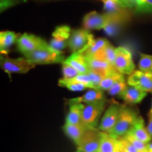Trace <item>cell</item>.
Masks as SVG:
<instances>
[{
    "label": "cell",
    "mask_w": 152,
    "mask_h": 152,
    "mask_svg": "<svg viewBox=\"0 0 152 152\" xmlns=\"http://www.w3.org/2000/svg\"><path fill=\"white\" fill-rule=\"evenodd\" d=\"M136 10L142 13H152V0H138Z\"/></svg>",
    "instance_id": "obj_31"
},
{
    "label": "cell",
    "mask_w": 152,
    "mask_h": 152,
    "mask_svg": "<svg viewBox=\"0 0 152 152\" xmlns=\"http://www.w3.org/2000/svg\"><path fill=\"white\" fill-rule=\"evenodd\" d=\"M49 47L57 52H62L66 47L68 46V40L60 39L53 37L49 42Z\"/></svg>",
    "instance_id": "obj_32"
},
{
    "label": "cell",
    "mask_w": 152,
    "mask_h": 152,
    "mask_svg": "<svg viewBox=\"0 0 152 152\" xmlns=\"http://www.w3.org/2000/svg\"><path fill=\"white\" fill-rule=\"evenodd\" d=\"M109 20L107 14H101L96 11H92L83 18V24L85 30H99L104 28Z\"/></svg>",
    "instance_id": "obj_11"
},
{
    "label": "cell",
    "mask_w": 152,
    "mask_h": 152,
    "mask_svg": "<svg viewBox=\"0 0 152 152\" xmlns=\"http://www.w3.org/2000/svg\"><path fill=\"white\" fill-rule=\"evenodd\" d=\"M94 35L88 30L79 29L72 32L68 39V47L71 52L83 53L94 40Z\"/></svg>",
    "instance_id": "obj_6"
},
{
    "label": "cell",
    "mask_w": 152,
    "mask_h": 152,
    "mask_svg": "<svg viewBox=\"0 0 152 152\" xmlns=\"http://www.w3.org/2000/svg\"><path fill=\"white\" fill-rule=\"evenodd\" d=\"M117 1L122 7L126 9H130L133 7H136L135 0H117Z\"/></svg>",
    "instance_id": "obj_35"
},
{
    "label": "cell",
    "mask_w": 152,
    "mask_h": 152,
    "mask_svg": "<svg viewBox=\"0 0 152 152\" xmlns=\"http://www.w3.org/2000/svg\"><path fill=\"white\" fill-rule=\"evenodd\" d=\"M151 110H152V102H151Z\"/></svg>",
    "instance_id": "obj_41"
},
{
    "label": "cell",
    "mask_w": 152,
    "mask_h": 152,
    "mask_svg": "<svg viewBox=\"0 0 152 152\" xmlns=\"http://www.w3.org/2000/svg\"><path fill=\"white\" fill-rule=\"evenodd\" d=\"M118 142V139L113 137L109 133L103 132L102 142L98 152H113Z\"/></svg>",
    "instance_id": "obj_24"
},
{
    "label": "cell",
    "mask_w": 152,
    "mask_h": 152,
    "mask_svg": "<svg viewBox=\"0 0 152 152\" xmlns=\"http://www.w3.org/2000/svg\"><path fill=\"white\" fill-rule=\"evenodd\" d=\"M128 85L137 87L146 92L152 93V74L141 71H134L128 77Z\"/></svg>",
    "instance_id": "obj_10"
},
{
    "label": "cell",
    "mask_w": 152,
    "mask_h": 152,
    "mask_svg": "<svg viewBox=\"0 0 152 152\" xmlns=\"http://www.w3.org/2000/svg\"><path fill=\"white\" fill-rule=\"evenodd\" d=\"M147 129L148 132L151 136L152 137V110H150V112L149 113V124H148Z\"/></svg>",
    "instance_id": "obj_37"
},
{
    "label": "cell",
    "mask_w": 152,
    "mask_h": 152,
    "mask_svg": "<svg viewBox=\"0 0 152 152\" xmlns=\"http://www.w3.org/2000/svg\"><path fill=\"white\" fill-rule=\"evenodd\" d=\"M147 92L140 90L137 87L128 85V87L125 90L119 97L129 104H139L146 97Z\"/></svg>",
    "instance_id": "obj_14"
},
{
    "label": "cell",
    "mask_w": 152,
    "mask_h": 152,
    "mask_svg": "<svg viewBox=\"0 0 152 152\" xmlns=\"http://www.w3.org/2000/svg\"><path fill=\"white\" fill-rule=\"evenodd\" d=\"M62 72L63 75H64L63 78L65 80L73 79L80 74L73 67L64 62L62 63Z\"/></svg>",
    "instance_id": "obj_30"
},
{
    "label": "cell",
    "mask_w": 152,
    "mask_h": 152,
    "mask_svg": "<svg viewBox=\"0 0 152 152\" xmlns=\"http://www.w3.org/2000/svg\"><path fill=\"white\" fill-rule=\"evenodd\" d=\"M17 35L14 32L3 31L0 33V50L1 54L7 55L15 42L17 41Z\"/></svg>",
    "instance_id": "obj_20"
},
{
    "label": "cell",
    "mask_w": 152,
    "mask_h": 152,
    "mask_svg": "<svg viewBox=\"0 0 152 152\" xmlns=\"http://www.w3.org/2000/svg\"><path fill=\"white\" fill-rule=\"evenodd\" d=\"M16 0H1V11H4L9 7L14 6Z\"/></svg>",
    "instance_id": "obj_36"
},
{
    "label": "cell",
    "mask_w": 152,
    "mask_h": 152,
    "mask_svg": "<svg viewBox=\"0 0 152 152\" xmlns=\"http://www.w3.org/2000/svg\"><path fill=\"white\" fill-rule=\"evenodd\" d=\"M113 152H126V150H125L124 146L123 145V144L121 143V141H120L119 139L116 147H115Z\"/></svg>",
    "instance_id": "obj_38"
},
{
    "label": "cell",
    "mask_w": 152,
    "mask_h": 152,
    "mask_svg": "<svg viewBox=\"0 0 152 152\" xmlns=\"http://www.w3.org/2000/svg\"><path fill=\"white\" fill-rule=\"evenodd\" d=\"M127 134H130L137 140L147 144L149 143L152 139L151 134H149L147 129L144 126V119L141 116L138 117L136 122L134 123L132 128Z\"/></svg>",
    "instance_id": "obj_15"
},
{
    "label": "cell",
    "mask_w": 152,
    "mask_h": 152,
    "mask_svg": "<svg viewBox=\"0 0 152 152\" xmlns=\"http://www.w3.org/2000/svg\"><path fill=\"white\" fill-rule=\"evenodd\" d=\"M105 99L103 91L99 89H91L88 92L81 97H77L69 100V104L81 103V104H91Z\"/></svg>",
    "instance_id": "obj_18"
},
{
    "label": "cell",
    "mask_w": 152,
    "mask_h": 152,
    "mask_svg": "<svg viewBox=\"0 0 152 152\" xmlns=\"http://www.w3.org/2000/svg\"><path fill=\"white\" fill-rule=\"evenodd\" d=\"M87 128L83 125H73L66 123L64 126V132L77 144L84 134Z\"/></svg>",
    "instance_id": "obj_21"
},
{
    "label": "cell",
    "mask_w": 152,
    "mask_h": 152,
    "mask_svg": "<svg viewBox=\"0 0 152 152\" xmlns=\"http://www.w3.org/2000/svg\"><path fill=\"white\" fill-rule=\"evenodd\" d=\"M71 29L68 26H61L56 28L52 33V37L60 39L68 40L71 36Z\"/></svg>",
    "instance_id": "obj_28"
},
{
    "label": "cell",
    "mask_w": 152,
    "mask_h": 152,
    "mask_svg": "<svg viewBox=\"0 0 152 152\" xmlns=\"http://www.w3.org/2000/svg\"><path fill=\"white\" fill-rule=\"evenodd\" d=\"M102 1H104V0H102Z\"/></svg>",
    "instance_id": "obj_42"
},
{
    "label": "cell",
    "mask_w": 152,
    "mask_h": 152,
    "mask_svg": "<svg viewBox=\"0 0 152 152\" xmlns=\"http://www.w3.org/2000/svg\"><path fill=\"white\" fill-rule=\"evenodd\" d=\"M147 147H148V151H149V152H152V142H150L149 143H148Z\"/></svg>",
    "instance_id": "obj_39"
},
{
    "label": "cell",
    "mask_w": 152,
    "mask_h": 152,
    "mask_svg": "<svg viewBox=\"0 0 152 152\" xmlns=\"http://www.w3.org/2000/svg\"><path fill=\"white\" fill-rule=\"evenodd\" d=\"M1 66L7 73H26L35 66L26 57L11 58L6 55L1 56Z\"/></svg>",
    "instance_id": "obj_4"
},
{
    "label": "cell",
    "mask_w": 152,
    "mask_h": 152,
    "mask_svg": "<svg viewBox=\"0 0 152 152\" xmlns=\"http://www.w3.org/2000/svg\"><path fill=\"white\" fill-rule=\"evenodd\" d=\"M123 79H125L123 74L115 69L102 80L99 89L102 91H109L117 82Z\"/></svg>",
    "instance_id": "obj_22"
},
{
    "label": "cell",
    "mask_w": 152,
    "mask_h": 152,
    "mask_svg": "<svg viewBox=\"0 0 152 152\" xmlns=\"http://www.w3.org/2000/svg\"><path fill=\"white\" fill-rule=\"evenodd\" d=\"M103 1L105 14L128 20L130 18V13L128 9L122 7L118 2L117 0H104Z\"/></svg>",
    "instance_id": "obj_12"
},
{
    "label": "cell",
    "mask_w": 152,
    "mask_h": 152,
    "mask_svg": "<svg viewBox=\"0 0 152 152\" xmlns=\"http://www.w3.org/2000/svg\"><path fill=\"white\" fill-rule=\"evenodd\" d=\"M105 99L85 105L83 111V125L87 128L96 129L99 121L105 109Z\"/></svg>",
    "instance_id": "obj_3"
},
{
    "label": "cell",
    "mask_w": 152,
    "mask_h": 152,
    "mask_svg": "<svg viewBox=\"0 0 152 152\" xmlns=\"http://www.w3.org/2000/svg\"><path fill=\"white\" fill-rule=\"evenodd\" d=\"M115 68L122 74L130 75L134 71L135 65L133 62L132 54L128 49L123 47L116 48Z\"/></svg>",
    "instance_id": "obj_8"
},
{
    "label": "cell",
    "mask_w": 152,
    "mask_h": 152,
    "mask_svg": "<svg viewBox=\"0 0 152 152\" xmlns=\"http://www.w3.org/2000/svg\"><path fill=\"white\" fill-rule=\"evenodd\" d=\"M94 56L106 60L111 65L115 67V57H116V48H115L113 45L109 43L102 51H100L99 52L97 53Z\"/></svg>",
    "instance_id": "obj_25"
},
{
    "label": "cell",
    "mask_w": 152,
    "mask_h": 152,
    "mask_svg": "<svg viewBox=\"0 0 152 152\" xmlns=\"http://www.w3.org/2000/svg\"><path fill=\"white\" fill-rule=\"evenodd\" d=\"M109 43V42L104 38H97L91 42L83 54H84L85 58L94 56L100 51H102Z\"/></svg>",
    "instance_id": "obj_23"
},
{
    "label": "cell",
    "mask_w": 152,
    "mask_h": 152,
    "mask_svg": "<svg viewBox=\"0 0 152 152\" xmlns=\"http://www.w3.org/2000/svg\"><path fill=\"white\" fill-rule=\"evenodd\" d=\"M109 22H108L106 27L104 28V31H105L106 35H109V37H115L120 33L121 28L123 26V24L128 20L118 18V17L112 16H110V15H109Z\"/></svg>",
    "instance_id": "obj_19"
},
{
    "label": "cell",
    "mask_w": 152,
    "mask_h": 152,
    "mask_svg": "<svg viewBox=\"0 0 152 152\" xmlns=\"http://www.w3.org/2000/svg\"><path fill=\"white\" fill-rule=\"evenodd\" d=\"M58 85L61 87H65L69 90L73 91V92H80V91H83L85 90L86 88H88L83 83H79V82L74 80L73 79H60L58 80Z\"/></svg>",
    "instance_id": "obj_26"
},
{
    "label": "cell",
    "mask_w": 152,
    "mask_h": 152,
    "mask_svg": "<svg viewBox=\"0 0 152 152\" xmlns=\"http://www.w3.org/2000/svg\"><path fill=\"white\" fill-rule=\"evenodd\" d=\"M121 105L113 103L106 109L99 123L98 129L102 132L109 133L113 130L119 117Z\"/></svg>",
    "instance_id": "obj_9"
},
{
    "label": "cell",
    "mask_w": 152,
    "mask_h": 152,
    "mask_svg": "<svg viewBox=\"0 0 152 152\" xmlns=\"http://www.w3.org/2000/svg\"><path fill=\"white\" fill-rule=\"evenodd\" d=\"M77 70L80 74H87L90 68L87 64L86 58L83 53L74 52L64 61Z\"/></svg>",
    "instance_id": "obj_16"
},
{
    "label": "cell",
    "mask_w": 152,
    "mask_h": 152,
    "mask_svg": "<svg viewBox=\"0 0 152 152\" xmlns=\"http://www.w3.org/2000/svg\"><path fill=\"white\" fill-rule=\"evenodd\" d=\"M103 132L99 129L87 128L78 143L77 149L85 152H98L102 142Z\"/></svg>",
    "instance_id": "obj_5"
},
{
    "label": "cell",
    "mask_w": 152,
    "mask_h": 152,
    "mask_svg": "<svg viewBox=\"0 0 152 152\" xmlns=\"http://www.w3.org/2000/svg\"><path fill=\"white\" fill-rule=\"evenodd\" d=\"M119 140L121 142V143L123 144V145L124 146L126 152H138L136 148L130 142L128 141L126 139H125L124 137H121L119 138Z\"/></svg>",
    "instance_id": "obj_34"
},
{
    "label": "cell",
    "mask_w": 152,
    "mask_h": 152,
    "mask_svg": "<svg viewBox=\"0 0 152 152\" xmlns=\"http://www.w3.org/2000/svg\"><path fill=\"white\" fill-rule=\"evenodd\" d=\"M138 117L137 113L132 108L121 105L116 124L109 134L116 139L123 137L130 130Z\"/></svg>",
    "instance_id": "obj_1"
},
{
    "label": "cell",
    "mask_w": 152,
    "mask_h": 152,
    "mask_svg": "<svg viewBox=\"0 0 152 152\" xmlns=\"http://www.w3.org/2000/svg\"><path fill=\"white\" fill-rule=\"evenodd\" d=\"M18 49L23 55L39 49L49 48V45L42 38L34 35L24 33L18 38L16 41Z\"/></svg>",
    "instance_id": "obj_7"
},
{
    "label": "cell",
    "mask_w": 152,
    "mask_h": 152,
    "mask_svg": "<svg viewBox=\"0 0 152 152\" xmlns=\"http://www.w3.org/2000/svg\"><path fill=\"white\" fill-rule=\"evenodd\" d=\"M86 60L90 69L101 73L104 76V77L113 70L116 69L106 60L98 58V57H88V58H86Z\"/></svg>",
    "instance_id": "obj_13"
},
{
    "label": "cell",
    "mask_w": 152,
    "mask_h": 152,
    "mask_svg": "<svg viewBox=\"0 0 152 152\" xmlns=\"http://www.w3.org/2000/svg\"><path fill=\"white\" fill-rule=\"evenodd\" d=\"M127 87H128V85L125 83V79L121 80L117 82V83H115L109 91H108V92H109V94L110 95H111V96H120L125 90Z\"/></svg>",
    "instance_id": "obj_29"
},
{
    "label": "cell",
    "mask_w": 152,
    "mask_h": 152,
    "mask_svg": "<svg viewBox=\"0 0 152 152\" xmlns=\"http://www.w3.org/2000/svg\"><path fill=\"white\" fill-rule=\"evenodd\" d=\"M76 152H85V151H81V150H79V149H77V151Z\"/></svg>",
    "instance_id": "obj_40"
},
{
    "label": "cell",
    "mask_w": 152,
    "mask_h": 152,
    "mask_svg": "<svg viewBox=\"0 0 152 152\" xmlns=\"http://www.w3.org/2000/svg\"><path fill=\"white\" fill-rule=\"evenodd\" d=\"M87 75L90 77L91 82H92L94 89H99L101 82H102V80L104 78V76L103 75H102L101 73H98V72L93 71V70L91 69H90V71L87 73Z\"/></svg>",
    "instance_id": "obj_33"
},
{
    "label": "cell",
    "mask_w": 152,
    "mask_h": 152,
    "mask_svg": "<svg viewBox=\"0 0 152 152\" xmlns=\"http://www.w3.org/2000/svg\"><path fill=\"white\" fill-rule=\"evenodd\" d=\"M140 71L144 73L152 74V55L140 54L138 64Z\"/></svg>",
    "instance_id": "obj_27"
},
{
    "label": "cell",
    "mask_w": 152,
    "mask_h": 152,
    "mask_svg": "<svg viewBox=\"0 0 152 152\" xmlns=\"http://www.w3.org/2000/svg\"><path fill=\"white\" fill-rule=\"evenodd\" d=\"M24 56L35 64H58L64 63L66 60L62 52H57L51 47L37 49Z\"/></svg>",
    "instance_id": "obj_2"
},
{
    "label": "cell",
    "mask_w": 152,
    "mask_h": 152,
    "mask_svg": "<svg viewBox=\"0 0 152 152\" xmlns=\"http://www.w3.org/2000/svg\"><path fill=\"white\" fill-rule=\"evenodd\" d=\"M70 104L69 111L66 115V123L73 125H83V111L85 104L72 103Z\"/></svg>",
    "instance_id": "obj_17"
}]
</instances>
